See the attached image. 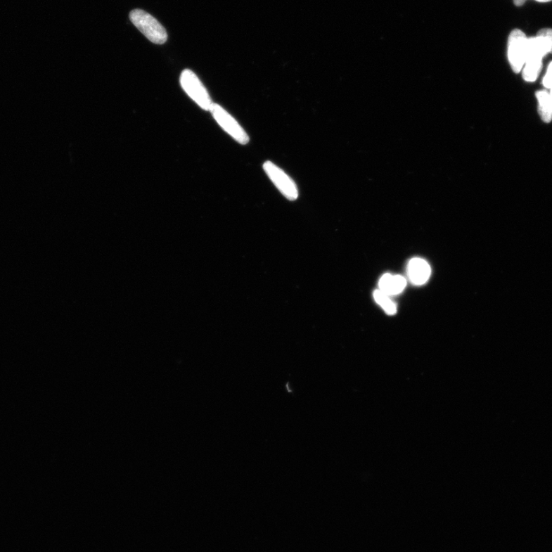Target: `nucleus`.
<instances>
[{
  "mask_svg": "<svg viewBox=\"0 0 552 552\" xmlns=\"http://www.w3.org/2000/svg\"><path fill=\"white\" fill-rule=\"evenodd\" d=\"M550 53L548 41L541 36L528 39L527 54L522 69L525 81L532 82L537 79L542 69V59Z\"/></svg>",
  "mask_w": 552,
  "mask_h": 552,
  "instance_id": "1",
  "label": "nucleus"
},
{
  "mask_svg": "<svg viewBox=\"0 0 552 552\" xmlns=\"http://www.w3.org/2000/svg\"><path fill=\"white\" fill-rule=\"evenodd\" d=\"M536 1L539 3H548L551 2V0H536ZM525 2V0H514V4L517 6H522Z\"/></svg>",
  "mask_w": 552,
  "mask_h": 552,
  "instance_id": "13",
  "label": "nucleus"
},
{
  "mask_svg": "<svg viewBox=\"0 0 552 552\" xmlns=\"http://www.w3.org/2000/svg\"><path fill=\"white\" fill-rule=\"evenodd\" d=\"M528 37L520 30H514L508 37V58L514 72L520 73L527 54Z\"/></svg>",
  "mask_w": 552,
  "mask_h": 552,
  "instance_id": "4",
  "label": "nucleus"
},
{
  "mask_svg": "<svg viewBox=\"0 0 552 552\" xmlns=\"http://www.w3.org/2000/svg\"><path fill=\"white\" fill-rule=\"evenodd\" d=\"M407 271L411 283L417 285L426 283L431 274L428 262L420 258H415L410 261Z\"/></svg>",
  "mask_w": 552,
  "mask_h": 552,
  "instance_id": "7",
  "label": "nucleus"
},
{
  "mask_svg": "<svg viewBox=\"0 0 552 552\" xmlns=\"http://www.w3.org/2000/svg\"><path fill=\"white\" fill-rule=\"evenodd\" d=\"M543 86L548 89L552 88V62L549 64L547 72L543 79Z\"/></svg>",
  "mask_w": 552,
  "mask_h": 552,
  "instance_id": "11",
  "label": "nucleus"
},
{
  "mask_svg": "<svg viewBox=\"0 0 552 552\" xmlns=\"http://www.w3.org/2000/svg\"><path fill=\"white\" fill-rule=\"evenodd\" d=\"M373 298L388 315H394L397 312V307L394 302L390 299L389 295L377 290L373 293Z\"/></svg>",
  "mask_w": 552,
  "mask_h": 552,
  "instance_id": "10",
  "label": "nucleus"
},
{
  "mask_svg": "<svg viewBox=\"0 0 552 552\" xmlns=\"http://www.w3.org/2000/svg\"><path fill=\"white\" fill-rule=\"evenodd\" d=\"M217 123L223 127L229 135L241 144L248 143L250 138L243 127L235 119L229 115L224 108L217 104H214L210 109Z\"/></svg>",
  "mask_w": 552,
  "mask_h": 552,
  "instance_id": "5",
  "label": "nucleus"
},
{
  "mask_svg": "<svg viewBox=\"0 0 552 552\" xmlns=\"http://www.w3.org/2000/svg\"><path fill=\"white\" fill-rule=\"evenodd\" d=\"M539 101V113L541 120L546 123L552 121V98L550 93L546 90L537 92Z\"/></svg>",
  "mask_w": 552,
  "mask_h": 552,
  "instance_id": "9",
  "label": "nucleus"
},
{
  "mask_svg": "<svg viewBox=\"0 0 552 552\" xmlns=\"http://www.w3.org/2000/svg\"><path fill=\"white\" fill-rule=\"evenodd\" d=\"M267 174L270 178L271 181L274 183L277 188L281 192L284 196L290 200H295L299 197L298 188L296 184L288 176L282 169L271 163V161H267L263 165Z\"/></svg>",
  "mask_w": 552,
  "mask_h": 552,
  "instance_id": "6",
  "label": "nucleus"
},
{
  "mask_svg": "<svg viewBox=\"0 0 552 552\" xmlns=\"http://www.w3.org/2000/svg\"><path fill=\"white\" fill-rule=\"evenodd\" d=\"M549 93H550V95H551V96L552 98V88L550 89V92Z\"/></svg>",
  "mask_w": 552,
  "mask_h": 552,
  "instance_id": "14",
  "label": "nucleus"
},
{
  "mask_svg": "<svg viewBox=\"0 0 552 552\" xmlns=\"http://www.w3.org/2000/svg\"><path fill=\"white\" fill-rule=\"evenodd\" d=\"M181 84L183 89L191 98L201 108L210 110L213 103L208 94V91L203 84L191 70H186L181 75Z\"/></svg>",
  "mask_w": 552,
  "mask_h": 552,
  "instance_id": "3",
  "label": "nucleus"
},
{
  "mask_svg": "<svg viewBox=\"0 0 552 552\" xmlns=\"http://www.w3.org/2000/svg\"><path fill=\"white\" fill-rule=\"evenodd\" d=\"M406 285L405 278L401 276L385 274L379 282L380 291L387 295H395L403 292Z\"/></svg>",
  "mask_w": 552,
  "mask_h": 552,
  "instance_id": "8",
  "label": "nucleus"
},
{
  "mask_svg": "<svg viewBox=\"0 0 552 552\" xmlns=\"http://www.w3.org/2000/svg\"><path fill=\"white\" fill-rule=\"evenodd\" d=\"M129 17L135 27L153 44H165L167 40V31L155 17L141 10L132 11Z\"/></svg>",
  "mask_w": 552,
  "mask_h": 552,
  "instance_id": "2",
  "label": "nucleus"
},
{
  "mask_svg": "<svg viewBox=\"0 0 552 552\" xmlns=\"http://www.w3.org/2000/svg\"><path fill=\"white\" fill-rule=\"evenodd\" d=\"M537 35L544 37L550 46V53H552V29H542L539 31Z\"/></svg>",
  "mask_w": 552,
  "mask_h": 552,
  "instance_id": "12",
  "label": "nucleus"
}]
</instances>
